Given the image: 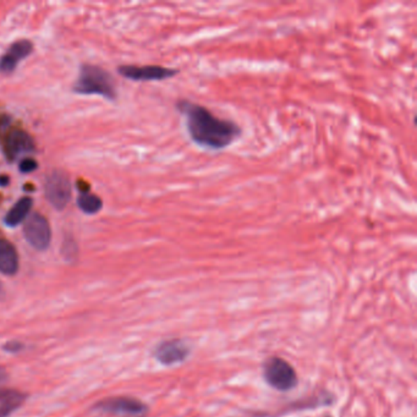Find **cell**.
Masks as SVG:
<instances>
[{
  "mask_svg": "<svg viewBox=\"0 0 417 417\" xmlns=\"http://www.w3.org/2000/svg\"><path fill=\"white\" fill-rule=\"evenodd\" d=\"M175 108L184 116L190 139L201 149L222 151L235 144L243 135V129L235 121L219 118L207 107L192 100H179Z\"/></svg>",
  "mask_w": 417,
  "mask_h": 417,
  "instance_id": "cell-1",
  "label": "cell"
},
{
  "mask_svg": "<svg viewBox=\"0 0 417 417\" xmlns=\"http://www.w3.org/2000/svg\"><path fill=\"white\" fill-rule=\"evenodd\" d=\"M75 92L81 95H100L107 100L116 97L114 81L107 71L93 65L82 66L79 79L74 86Z\"/></svg>",
  "mask_w": 417,
  "mask_h": 417,
  "instance_id": "cell-2",
  "label": "cell"
},
{
  "mask_svg": "<svg viewBox=\"0 0 417 417\" xmlns=\"http://www.w3.org/2000/svg\"><path fill=\"white\" fill-rule=\"evenodd\" d=\"M264 367V379L274 389L287 392L298 384L295 370L283 358H268Z\"/></svg>",
  "mask_w": 417,
  "mask_h": 417,
  "instance_id": "cell-3",
  "label": "cell"
},
{
  "mask_svg": "<svg viewBox=\"0 0 417 417\" xmlns=\"http://www.w3.org/2000/svg\"><path fill=\"white\" fill-rule=\"evenodd\" d=\"M119 73L126 79L132 81H163L176 76L179 74V70L160 65H124L120 66Z\"/></svg>",
  "mask_w": 417,
  "mask_h": 417,
  "instance_id": "cell-4",
  "label": "cell"
},
{
  "mask_svg": "<svg viewBox=\"0 0 417 417\" xmlns=\"http://www.w3.org/2000/svg\"><path fill=\"white\" fill-rule=\"evenodd\" d=\"M45 197L56 209H64L71 199V186L66 175L53 172L45 180Z\"/></svg>",
  "mask_w": 417,
  "mask_h": 417,
  "instance_id": "cell-5",
  "label": "cell"
},
{
  "mask_svg": "<svg viewBox=\"0 0 417 417\" xmlns=\"http://www.w3.org/2000/svg\"><path fill=\"white\" fill-rule=\"evenodd\" d=\"M97 409L100 411L128 417H141L147 412V407L144 402H139L135 397H128L105 399L97 405Z\"/></svg>",
  "mask_w": 417,
  "mask_h": 417,
  "instance_id": "cell-6",
  "label": "cell"
},
{
  "mask_svg": "<svg viewBox=\"0 0 417 417\" xmlns=\"http://www.w3.org/2000/svg\"><path fill=\"white\" fill-rule=\"evenodd\" d=\"M24 234L27 243L36 250H45L50 246L52 238L50 223L42 214H32L26 220Z\"/></svg>",
  "mask_w": 417,
  "mask_h": 417,
  "instance_id": "cell-7",
  "label": "cell"
},
{
  "mask_svg": "<svg viewBox=\"0 0 417 417\" xmlns=\"http://www.w3.org/2000/svg\"><path fill=\"white\" fill-rule=\"evenodd\" d=\"M35 149L33 139L30 135L20 129H13L4 139V153L9 160H15L22 154L31 153Z\"/></svg>",
  "mask_w": 417,
  "mask_h": 417,
  "instance_id": "cell-8",
  "label": "cell"
},
{
  "mask_svg": "<svg viewBox=\"0 0 417 417\" xmlns=\"http://www.w3.org/2000/svg\"><path fill=\"white\" fill-rule=\"evenodd\" d=\"M190 348L183 340L175 339L160 344L156 349V358L165 366L183 363L189 356Z\"/></svg>",
  "mask_w": 417,
  "mask_h": 417,
  "instance_id": "cell-9",
  "label": "cell"
},
{
  "mask_svg": "<svg viewBox=\"0 0 417 417\" xmlns=\"http://www.w3.org/2000/svg\"><path fill=\"white\" fill-rule=\"evenodd\" d=\"M32 52V43L29 40H17L11 45L6 54L0 58V73L10 74L15 70L20 60L26 58Z\"/></svg>",
  "mask_w": 417,
  "mask_h": 417,
  "instance_id": "cell-10",
  "label": "cell"
},
{
  "mask_svg": "<svg viewBox=\"0 0 417 417\" xmlns=\"http://www.w3.org/2000/svg\"><path fill=\"white\" fill-rule=\"evenodd\" d=\"M19 269V255L13 243L0 238V273L14 275Z\"/></svg>",
  "mask_w": 417,
  "mask_h": 417,
  "instance_id": "cell-11",
  "label": "cell"
},
{
  "mask_svg": "<svg viewBox=\"0 0 417 417\" xmlns=\"http://www.w3.org/2000/svg\"><path fill=\"white\" fill-rule=\"evenodd\" d=\"M32 207V199L24 197L16 202L15 206L6 213L4 222L8 227H17L22 223L30 213Z\"/></svg>",
  "mask_w": 417,
  "mask_h": 417,
  "instance_id": "cell-12",
  "label": "cell"
},
{
  "mask_svg": "<svg viewBox=\"0 0 417 417\" xmlns=\"http://www.w3.org/2000/svg\"><path fill=\"white\" fill-rule=\"evenodd\" d=\"M24 402V395L21 393L10 391L8 397L0 402V417H8L15 411Z\"/></svg>",
  "mask_w": 417,
  "mask_h": 417,
  "instance_id": "cell-13",
  "label": "cell"
},
{
  "mask_svg": "<svg viewBox=\"0 0 417 417\" xmlns=\"http://www.w3.org/2000/svg\"><path fill=\"white\" fill-rule=\"evenodd\" d=\"M79 207L85 213L95 214L102 208V201L96 195L86 192V194H82L79 197Z\"/></svg>",
  "mask_w": 417,
  "mask_h": 417,
  "instance_id": "cell-14",
  "label": "cell"
},
{
  "mask_svg": "<svg viewBox=\"0 0 417 417\" xmlns=\"http://www.w3.org/2000/svg\"><path fill=\"white\" fill-rule=\"evenodd\" d=\"M37 168H38V164L35 159L25 158L21 160L20 172L22 173H31V172H35Z\"/></svg>",
  "mask_w": 417,
  "mask_h": 417,
  "instance_id": "cell-15",
  "label": "cell"
},
{
  "mask_svg": "<svg viewBox=\"0 0 417 417\" xmlns=\"http://www.w3.org/2000/svg\"><path fill=\"white\" fill-rule=\"evenodd\" d=\"M77 185H79V190L82 192V194H86V192H89L90 191V185L86 184L84 183L82 180H79L77 181Z\"/></svg>",
  "mask_w": 417,
  "mask_h": 417,
  "instance_id": "cell-16",
  "label": "cell"
},
{
  "mask_svg": "<svg viewBox=\"0 0 417 417\" xmlns=\"http://www.w3.org/2000/svg\"><path fill=\"white\" fill-rule=\"evenodd\" d=\"M10 183V180H9V176H6V175H3V176H0V185L1 186H8Z\"/></svg>",
  "mask_w": 417,
  "mask_h": 417,
  "instance_id": "cell-17",
  "label": "cell"
},
{
  "mask_svg": "<svg viewBox=\"0 0 417 417\" xmlns=\"http://www.w3.org/2000/svg\"><path fill=\"white\" fill-rule=\"evenodd\" d=\"M6 370H4V368L3 367H0V382H1V381H4V379H6Z\"/></svg>",
  "mask_w": 417,
  "mask_h": 417,
  "instance_id": "cell-18",
  "label": "cell"
},
{
  "mask_svg": "<svg viewBox=\"0 0 417 417\" xmlns=\"http://www.w3.org/2000/svg\"><path fill=\"white\" fill-rule=\"evenodd\" d=\"M0 291H1V284H0Z\"/></svg>",
  "mask_w": 417,
  "mask_h": 417,
  "instance_id": "cell-19",
  "label": "cell"
}]
</instances>
